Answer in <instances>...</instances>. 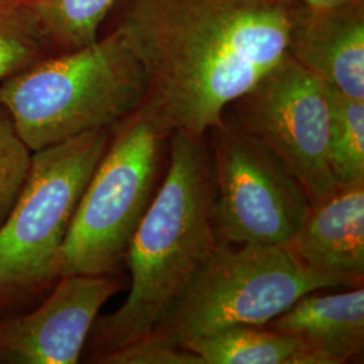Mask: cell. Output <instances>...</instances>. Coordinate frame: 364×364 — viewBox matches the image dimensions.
<instances>
[{
    "label": "cell",
    "instance_id": "ac0fdd59",
    "mask_svg": "<svg viewBox=\"0 0 364 364\" xmlns=\"http://www.w3.org/2000/svg\"><path fill=\"white\" fill-rule=\"evenodd\" d=\"M99 364H203V360L183 347L171 346L153 335L131 341L114 351L92 359Z\"/></svg>",
    "mask_w": 364,
    "mask_h": 364
},
{
    "label": "cell",
    "instance_id": "ba28073f",
    "mask_svg": "<svg viewBox=\"0 0 364 364\" xmlns=\"http://www.w3.org/2000/svg\"><path fill=\"white\" fill-rule=\"evenodd\" d=\"M230 107L235 120L296 176L311 204L338 188L328 159V85L289 53Z\"/></svg>",
    "mask_w": 364,
    "mask_h": 364
},
{
    "label": "cell",
    "instance_id": "6da1fadb",
    "mask_svg": "<svg viewBox=\"0 0 364 364\" xmlns=\"http://www.w3.org/2000/svg\"><path fill=\"white\" fill-rule=\"evenodd\" d=\"M290 0H129L115 30L144 66L147 105L171 132L207 135L287 53Z\"/></svg>",
    "mask_w": 364,
    "mask_h": 364
},
{
    "label": "cell",
    "instance_id": "8fae6325",
    "mask_svg": "<svg viewBox=\"0 0 364 364\" xmlns=\"http://www.w3.org/2000/svg\"><path fill=\"white\" fill-rule=\"evenodd\" d=\"M289 54L326 85L364 100V0L324 11L304 9Z\"/></svg>",
    "mask_w": 364,
    "mask_h": 364
},
{
    "label": "cell",
    "instance_id": "277c9868",
    "mask_svg": "<svg viewBox=\"0 0 364 364\" xmlns=\"http://www.w3.org/2000/svg\"><path fill=\"white\" fill-rule=\"evenodd\" d=\"M340 287H350L305 266L289 246L224 242L150 335L182 347L235 326H266L305 294Z\"/></svg>",
    "mask_w": 364,
    "mask_h": 364
},
{
    "label": "cell",
    "instance_id": "5b68a950",
    "mask_svg": "<svg viewBox=\"0 0 364 364\" xmlns=\"http://www.w3.org/2000/svg\"><path fill=\"white\" fill-rule=\"evenodd\" d=\"M170 135L144 103L112 127L66 236L61 277L117 272L162 180Z\"/></svg>",
    "mask_w": 364,
    "mask_h": 364
},
{
    "label": "cell",
    "instance_id": "d6986e66",
    "mask_svg": "<svg viewBox=\"0 0 364 364\" xmlns=\"http://www.w3.org/2000/svg\"><path fill=\"white\" fill-rule=\"evenodd\" d=\"M290 1H297L309 11H324V10H331V9L348 4L356 0H290Z\"/></svg>",
    "mask_w": 364,
    "mask_h": 364
},
{
    "label": "cell",
    "instance_id": "8992f818",
    "mask_svg": "<svg viewBox=\"0 0 364 364\" xmlns=\"http://www.w3.org/2000/svg\"><path fill=\"white\" fill-rule=\"evenodd\" d=\"M111 131H90L33 153L23 191L0 227V312L61 277L66 236Z\"/></svg>",
    "mask_w": 364,
    "mask_h": 364
},
{
    "label": "cell",
    "instance_id": "9a60e30c",
    "mask_svg": "<svg viewBox=\"0 0 364 364\" xmlns=\"http://www.w3.org/2000/svg\"><path fill=\"white\" fill-rule=\"evenodd\" d=\"M54 54L91 45L117 0H31Z\"/></svg>",
    "mask_w": 364,
    "mask_h": 364
},
{
    "label": "cell",
    "instance_id": "7a4b0ae2",
    "mask_svg": "<svg viewBox=\"0 0 364 364\" xmlns=\"http://www.w3.org/2000/svg\"><path fill=\"white\" fill-rule=\"evenodd\" d=\"M168 156L164 178L124 257L131 277L129 296L115 312L96 318L87 341L90 362L150 335L224 243L205 135L171 132Z\"/></svg>",
    "mask_w": 364,
    "mask_h": 364
},
{
    "label": "cell",
    "instance_id": "9c48e42d",
    "mask_svg": "<svg viewBox=\"0 0 364 364\" xmlns=\"http://www.w3.org/2000/svg\"><path fill=\"white\" fill-rule=\"evenodd\" d=\"M120 289L111 275L60 277L37 309L0 320V364L78 363L100 309Z\"/></svg>",
    "mask_w": 364,
    "mask_h": 364
},
{
    "label": "cell",
    "instance_id": "52a82bcc",
    "mask_svg": "<svg viewBox=\"0 0 364 364\" xmlns=\"http://www.w3.org/2000/svg\"><path fill=\"white\" fill-rule=\"evenodd\" d=\"M209 132L223 240L235 246H287L311 208L301 182L228 109Z\"/></svg>",
    "mask_w": 364,
    "mask_h": 364
},
{
    "label": "cell",
    "instance_id": "2e32d148",
    "mask_svg": "<svg viewBox=\"0 0 364 364\" xmlns=\"http://www.w3.org/2000/svg\"><path fill=\"white\" fill-rule=\"evenodd\" d=\"M328 159L338 183L364 180V100L328 85Z\"/></svg>",
    "mask_w": 364,
    "mask_h": 364
},
{
    "label": "cell",
    "instance_id": "3957f363",
    "mask_svg": "<svg viewBox=\"0 0 364 364\" xmlns=\"http://www.w3.org/2000/svg\"><path fill=\"white\" fill-rule=\"evenodd\" d=\"M146 93L144 66L114 30L6 80L0 84V105L34 153L114 127L142 105Z\"/></svg>",
    "mask_w": 364,
    "mask_h": 364
},
{
    "label": "cell",
    "instance_id": "5bb4252c",
    "mask_svg": "<svg viewBox=\"0 0 364 364\" xmlns=\"http://www.w3.org/2000/svg\"><path fill=\"white\" fill-rule=\"evenodd\" d=\"M31 0H0V84L53 55Z\"/></svg>",
    "mask_w": 364,
    "mask_h": 364
},
{
    "label": "cell",
    "instance_id": "30bf717a",
    "mask_svg": "<svg viewBox=\"0 0 364 364\" xmlns=\"http://www.w3.org/2000/svg\"><path fill=\"white\" fill-rule=\"evenodd\" d=\"M309 269L363 287L364 180L338 183L326 198L311 204L287 245Z\"/></svg>",
    "mask_w": 364,
    "mask_h": 364
},
{
    "label": "cell",
    "instance_id": "7c38bea8",
    "mask_svg": "<svg viewBox=\"0 0 364 364\" xmlns=\"http://www.w3.org/2000/svg\"><path fill=\"white\" fill-rule=\"evenodd\" d=\"M266 326L299 338L328 364L348 363L363 355L364 287L323 296L312 291Z\"/></svg>",
    "mask_w": 364,
    "mask_h": 364
},
{
    "label": "cell",
    "instance_id": "4fadbf2b",
    "mask_svg": "<svg viewBox=\"0 0 364 364\" xmlns=\"http://www.w3.org/2000/svg\"><path fill=\"white\" fill-rule=\"evenodd\" d=\"M182 347L195 352L203 364H328L299 338L267 326H235Z\"/></svg>",
    "mask_w": 364,
    "mask_h": 364
},
{
    "label": "cell",
    "instance_id": "e0dca14e",
    "mask_svg": "<svg viewBox=\"0 0 364 364\" xmlns=\"http://www.w3.org/2000/svg\"><path fill=\"white\" fill-rule=\"evenodd\" d=\"M33 151L16 130L7 109L0 105V227L23 191Z\"/></svg>",
    "mask_w": 364,
    "mask_h": 364
}]
</instances>
